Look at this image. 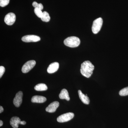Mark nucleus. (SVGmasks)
<instances>
[{"label": "nucleus", "instance_id": "f8f14e48", "mask_svg": "<svg viewBox=\"0 0 128 128\" xmlns=\"http://www.w3.org/2000/svg\"><path fill=\"white\" fill-rule=\"evenodd\" d=\"M21 121L20 119L18 117H13L10 120V124L13 128H18Z\"/></svg>", "mask_w": 128, "mask_h": 128}, {"label": "nucleus", "instance_id": "5701e85b", "mask_svg": "<svg viewBox=\"0 0 128 128\" xmlns=\"http://www.w3.org/2000/svg\"><path fill=\"white\" fill-rule=\"evenodd\" d=\"M26 122L25 121H21L20 124H22V125H25L26 124Z\"/></svg>", "mask_w": 128, "mask_h": 128}, {"label": "nucleus", "instance_id": "aec40b11", "mask_svg": "<svg viewBox=\"0 0 128 128\" xmlns=\"http://www.w3.org/2000/svg\"><path fill=\"white\" fill-rule=\"evenodd\" d=\"M10 0H0V6L4 7L9 4Z\"/></svg>", "mask_w": 128, "mask_h": 128}, {"label": "nucleus", "instance_id": "412c9836", "mask_svg": "<svg viewBox=\"0 0 128 128\" xmlns=\"http://www.w3.org/2000/svg\"><path fill=\"white\" fill-rule=\"evenodd\" d=\"M5 68L4 66H0V78H1L3 74L4 73Z\"/></svg>", "mask_w": 128, "mask_h": 128}, {"label": "nucleus", "instance_id": "0eeeda50", "mask_svg": "<svg viewBox=\"0 0 128 128\" xmlns=\"http://www.w3.org/2000/svg\"><path fill=\"white\" fill-rule=\"evenodd\" d=\"M16 20V16L12 12L8 14L5 16L4 22L5 23L8 25H12L14 24Z\"/></svg>", "mask_w": 128, "mask_h": 128}, {"label": "nucleus", "instance_id": "dca6fc26", "mask_svg": "<svg viewBox=\"0 0 128 128\" xmlns=\"http://www.w3.org/2000/svg\"><path fill=\"white\" fill-rule=\"evenodd\" d=\"M41 20L43 22H49L50 20V17L49 14L47 12H43L42 16L41 18Z\"/></svg>", "mask_w": 128, "mask_h": 128}, {"label": "nucleus", "instance_id": "9b49d317", "mask_svg": "<svg viewBox=\"0 0 128 128\" xmlns=\"http://www.w3.org/2000/svg\"><path fill=\"white\" fill-rule=\"evenodd\" d=\"M47 99L43 96H35L32 97L31 101L33 103H42L45 102Z\"/></svg>", "mask_w": 128, "mask_h": 128}, {"label": "nucleus", "instance_id": "f257e3e1", "mask_svg": "<svg viewBox=\"0 0 128 128\" xmlns=\"http://www.w3.org/2000/svg\"><path fill=\"white\" fill-rule=\"evenodd\" d=\"M94 69V66L90 61H85L81 65L80 73L82 76L87 78L90 77Z\"/></svg>", "mask_w": 128, "mask_h": 128}, {"label": "nucleus", "instance_id": "6ab92c4d", "mask_svg": "<svg viewBox=\"0 0 128 128\" xmlns=\"http://www.w3.org/2000/svg\"><path fill=\"white\" fill-rule=\"evenodd\" d=\"M32 6L35 8H38V9H40L41 10L43 9L44 7L42 4L41 3L38 4L36 2H33Z\"/></svg>", "mask_w": 128, "mask_h": 128}, {"label": "nucleus", "instance_id": "4be33fe9", "mask_svg": "<svg viewBox=\"0 0 128 128\" xmlns=\"http://www.w3.org/2000/svg\"><path fill=\"white\" fill-rule=\"evenodd\" d=\"M4 111V108L2 106H0V113H1Z\"/></svg>", "mask_w": 128, "mask_h": 128}, {"label": "nucleus", "instance_id": "20e7f679", "mask_svg": "<svg viewBox=\"0 0 128 128\" xmlns=\"http://www.w3.org/2000/svg\"><path fill=\"white\" fill-rule=\"evenodd\" d=\"M74 117V114L73 113H66L58 117L57 118V121L59 122H65L71 120Z\"/></svg>", "mask_w": 128, "mask_h": 128}, {"label": "nucleus", "instance_id": "f03ea898", "mask_svg": "<svg viewBox=\"0 0 128 128\" xmlns=\"http://www.w3.org/2000/svg\"><path fill=\"white\" fill-rule=\"evenodd\" d=\"M80 42V38L75 36L69 37L64 41L66 46L72 48H76L79 46Z\"/></svg>", "mask_w": 128, "mask_h": 128}, {"label": "nucleus", "instance_id": "423d86ee", "mask_svg": "<svg viewBox=\"0 0 128 128\" xmlns=\"http://www.w3.org/2000/svg\"><path fill=\"white\" fill-rule=\"evenodd\" d=\"M40 39L39 36L34 35H26L22 37V41L25 42H38L40 41Z\"/></svg>", "mask_w": 128, "mask_h": 128}, {"label": "nucleus", "instance_id": "9d476101", "mask_svg": "<svg viewBox=\"0 0 128 128\" xmlns=\"http://www.w3.org/2000/svg\"><path fill=\"white\" fill-rule=\"evenodd\" d=\"M59 67V64L57 62H54L52 63L49 66L47 71L48 73H55L58 70Z\"/></svg>", "mask_w": 128, "mask_h": 128}, {"label": "nucleus", "instance_id": "a211bd4d", "mask_svg": "<svg viewBox=\"0 0 128 128\" xmlns=\"http://www.w3.org/2000/svg\"><path fill=\"white\" fill-rule=\"evenodd\" d=\"M34 12L38 17L41 18L43 14V12L42 11V10L38 9V8H35L34 9Z\"/></svg>", "mask_w": 128, "mask_h": 128}, {"label": "nucleus", "instance_id": "ddd939ff", "mask_svg": "<svg viewBox=\"0 0 128 128\" xmlns=\"http://www.w3.org/2000/svg\"><path fill=\"white\" fill-rule=\"evenodd\" d=\"M79 97L82 102L85 104L88 105L90 103V100L88 97L83 94L80 90L78 91Z\"/></svg>", "mask_w": 128, "mask_h": 128}, {"label": "nucleus", "instance_id": "2eb2a0df", "mask_svg": "<svg viewBox=\"0 0 128 128\" xmlns=\"http://www.w3.org/2000/svg\"><path fill=\"white\" fill-rule=\"evenodd\" d=\"M34 89L38 91H46L48 90V88L45 84L40 83L34 86Z\"/></svg>", "mask_w": 128, "mask_h": 128}, {"label": "nucleus", "instance_id": "1a4fd4ad", "mask_svg": "<svg viewBox=\"0 0 128 128\" xmlns=\"http://www.w3.org/2000/svg\"><path fill=\"white\" fill-rule=\"evenodd\" d=\"M59 105V102H58L57 101L53 102L46 108V111L48 112H54L56 111L57 108L58 107Z\"/></svg>", "mask_w": 128, "mask_h": 128}, {"label": "nucleus", "instance_id": "b1692460", "mask_svg": "<svg viewBox=\"0 0 128 128\" xmlns=\"http://www.w3.org/2000/svg\"><path fill=\"white\" fill-rule=\"evenodd\" d=\"M3 125V122L2 120L0 121V126H2Z\"/></svg>", "mask_w": 128, "mask_h": 128}, {"label": "nucleus", "instance_id": "7ed1b4c3", "mask_svg": "<svg viewBox=\"0 0 128 128\" xmlns=\"http://www.w3.org/2000/svg\"><path fill=\"white\" fill-rule=\"evenodd\" d=\"M103 20L101 18H97L93 22L92 27V30L93 33L96 34L101 30L102 26Z\"/></svg>", "mask_w": 128, "mask_h": 128}, {"label": "nucleus", "instance_id": "4468645a", "mask_svg": "<svg viewBox=\"0 0 128 128\" xmlns=\"http://www.w3.org/2000/svg\"><path fill=\"white\" fill-rule=\"evenodd\" d=\"M59 98L60 99H66L67 101L70 100V99L68 91L65 89H62L60 92L59 94Z\"/></svg>", "mask_w": 128, "mask_h": 128}, {"label": "nucleus", "instance_id": "6e6552de", "mask_svg": "<svg viewBox=\"0 0 128 128\" xmlns=\"http://www.w3.org/2000/svg\"><path fill=\"white\" fill-rule=\"evenodd\" d=\"M23 93L22 91L18 92L16 94L13 100V104L16 107H19L22 102Z\"/></svg>", "mask_w": 128, "mask_h": 128}, {"label": "nucleus", "instance_id": "f3484780", "mask_svg": "<svg viewBox=\"0 0 128 128\" xmlns=\"http://www.w3.org/2000/svg\"><path fill=\"white\" fill-rule=\"evenodd\" d=\"M119 95L121 96H125L128 95V87L124 88L120 91Z\"/></svg>", "mask_w": 128, "mask_h": 128}, {"label": "nucleus", "instance_id": "39448f33", "mask_svg": "<svg viewBox=\"0 0 128 128\" xmlns=\"http://www.w3.org/2000/svg\"><path fill=\"white\" fill-rule=\"evenodd\" d=\"M36 61L34 60H30L28 61L22 66V73H28L36 65Z\"/></svg>", "mask_w": 128, "mask_h": 128}]
</instances>
